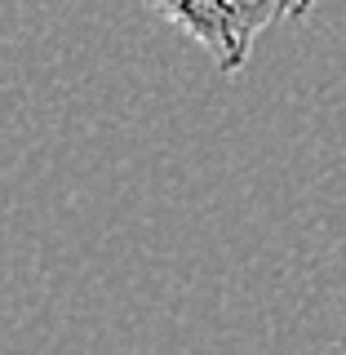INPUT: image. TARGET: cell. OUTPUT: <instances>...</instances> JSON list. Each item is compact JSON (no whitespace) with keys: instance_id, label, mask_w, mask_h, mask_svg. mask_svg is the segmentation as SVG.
<instances>
[{"instance_id":"1","label":"cell","mask_w":346,"mask_h":355,"mask_svg":"<svg viewBox=\"0 0 346 355\" xmlns=\"http://www.w3.org/2000/svg\"><path fill=\"white\" fill-rule=\"evenodd\" d=\"M214 58L222 76H240L258 36L280 22H297L315 0H142Z\"/></svg>"}]
</instances>
